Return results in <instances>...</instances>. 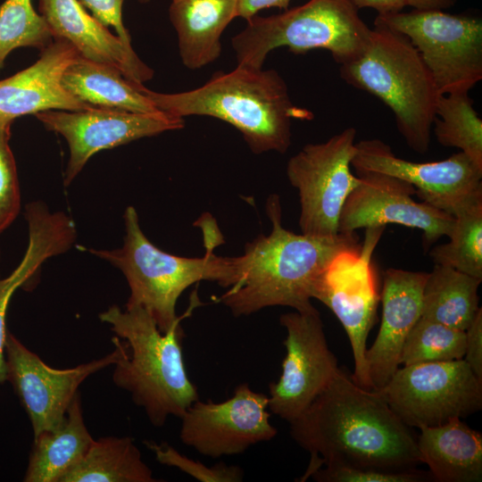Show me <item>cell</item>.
Wrapping results in <instances>:
<instances>
[{"label":"cell","mask_w":482,"mask_h":482,"mask_svg":"<svg viewBox=\"0 0 482 482\" xmlns=\"http://www.w3.org/2000/svg\"><path fill=\"white\" fill-rule=\"evenodd\" d=\"M290 436L310 453L303 478L323 465L404 471L421 463L417 437L377 390L339 367L327 387L290 423Z\"/></svg>","instance_id":"6da1fadb"},{"label":"cell","mask_w":482,"mask_h":482,"mask_svg":"<svg viewBox=\"0 0 482 482\" xmlns=\"http://www.w3.org/2000/svg\"><path fill=\"white\" fill-rule=\"evenodd\" d=\"M267 213L270 234L247 243L243 255L224 257L221 287L228 290L216 300L237 317L271 306L313 310L311 299L330 261L339 252L360 245L354 233L317 237L284 229L276 195L268 199Z\"/></svg>","instance_id":"7a4b0ae2"},{"label":"cell","mask_w":482,"mask_h":482,"mask_svg":"<svg viewBox=\"0 0 482 482\" xmlns=\"http://www.w3.org/2000/svg\"><path fill=\"white\" fill-rule=\"evenodd\" d=\"M139 89L162 112L184 119L210 116L235 127L254 154H283L291 144L293 119H311L295 106L287 86L275 70L237 65L229 72L217 71L203 86L179 93Z\"/></svg>","instance_id":"3957f363"},{"label":"cell","mask_w":482,"mask_h":482,"mask_svg":"<svg viewBox=\"0 0 482 482\" xmlns=\"http://www.w3.org/2000/svg\"><path fill=\"white\" fill-rule=\"evenodd\" d=\"M99 319L124 340L113 364L116 386L130 394L155 427L163 426L170 416L181 418L199 394L187 373L180 321L163 333L145 309L117 305L101 312Z\"/></svg>","instance_id":"277c9868"},{"label":"cell","mask_w":482,"mask_h":482,"mask_svg":"<svg viewBox=\"0 0 482 482\" xmlns=\"http://www.w3.org/2000/svg\"><path fill=\"white\" fill-rule=\"evenodd\" d=\"M340 76L391 110L398 131L411 149L420 154L428 150L440 94L420 53L405 35L374 22L364 52L340 65Z\"/></svg>","instance_id":"5b68a950"},{"label":"cell","mask_w":482,"mask_h":482,"mask_svg":"<svg viewBox=\"0 0 482 482\" xmlns=\"http://www.w3.org/2000/svg\"><path fill=\"white\" fill-rule=\"evenodd\" d=\"M370 29L349 0H309L278 14L251 17L231 43L239 66L261 69L279 47L295 54L324 49L343 65L362 54Z\"/></svg>","instance_id":"8992f818"},{"label":"cell","mask_w":482,"mask_h":482,"mask_svg":"<svg viewBox=\"0 0 482 482\" xmlns=\"http://www.w3.org/2000/svg\"><path fill=\"white\" fill-rule=\"evenodd\" d=\"M125 237L120 248L87 252L118 268L129 290L126 307H141L165 333L183 317L176 305L180 295L193 284L209 280L220 286L224 278V257L207 250L203 257H182L168 253L153 245L142 231L136 209L124 212Z\"/></svg>","instance_id":"52a82bcc"},{"label":"cell","mask_w":482,"mask_h":482,"mask_svg":"<svg viewBox=\"0 0 482 482\" xmlns=\"http://www.w3.org/2000/svg\"><path fill=\"white\" fill-rule=\"evenodd\" d=\"M378 22L405 35L420 53L438 93L470 92L482 79V20L443 10L378 14Z\"/></svg>","instance_id":"ba28073f"},{"label":"cell","mask_w":482,"mask_h":482,"mask_svg":"<svg viewBox=\"0 0 482 482\" xmlns=\"http://www.w3.org/2000/svg\"><path fill=\"white\" fill-rule=\"evenodd\" d=\"M377 391L410 428L441 425L482 407V381L463 359L399 367Z\"/></svg>","instance_id":"9c48e42d"},{"label":"cell","mask_w":482,"mask_h":482,"mask_svg":"<svg viewBox=\"0 0 482 482\" xmlns=\"http://www.w3.org/2000/svg\"><path fill=\"white\" fill-rule=\"evenodd\" d=\"M384 230L385 227L365 229L362 245L339 252L320 275L313 294V298L332 311L347 334L354 361L352 378L371 390L367 338L380 301L372 254Z\"/></svg>","instance_id":"30bf717a"},{"label":"cell","mask_w":482,"mask_h":482,"mask_svg":"<svg viewBox=\"0 0 482 482\" xmlns=\"http://www.w3.org/2000/svg\"><path fill=\"white\" fill-rule=\"evenodd\" d=\"M355 137V129L347 128L325 142L304 145L289 159L287 174L298 190L303 234L331 237L339 233L342 208L360 180L351 171Z\"/></svg>","instance_id":"8fae6325"},{"label":"cell","mask_w":482,"mask_h":482,"mask_svg":"<svg viewBox=\"0 0 482 482\" xmlns=\"http://www.w3.org/2000/svg\"><path fill=\"white\" fill-rule=\"evenodd\" d=\"M109 354L70 369H54L7 332L4 356L9 381L31 423L33 437L59 426L79 386L91 375L113 365L122 353L124 342L112 337Z\"/></svg>","instance_id":"7c38bea8"},{"label":"cell","mask_w":482,"mask_h":482,"mask_svg":"<svg viewBox=\"0 0 482 482\" xmlns=\"http://www.w3.org/2000/svg\"><path fill=\"white\" fill-rule=\"evenodd\" d=\"M287 330L279 378L269 386L268 409L291 423L330 383L339 367L316 308L281 315Z\"/></svg>","instance_id":"4fadbf2b"},{"label":"cell","mask_w":482,"mask_h":482,"mask_svg":"<svg viewBox=\"0 0 482 482\" xmlns=\"http://www.w3.org/2000/svg\"><path fill=\"white\" fill-rule=\"evenodd\" d=\"M270 417L268 395L241 383L223 402H194L180 418L179 437L210 458L238 454L276 436L278 430Z\"/></svg>","instance_id":"5bb4252c"},{"label":"cell","mask_w":482,"mask_h":482,"mask_svg":"<svg viewBox=\"0 0 482 482\" xmlns=\"http://www.w3.org/2000/svg\"><path fill=\"white\" fill-rule=\"evenodd\" d=\"M36 117L47 130L62 135L68 144L65 186L96 153L185 126L184 119L162 112H133L96 106L80 111L48 110Z\"/></svg>","instance_id":"9a60e30c"},{"label":"cell","mask_w":482,"mask_h":482,"mask_svg":"<svg viewBox=\"0 0 482 482\" xmlns=\"http://www.w3.org/2000/svg\"><path fill=\"white\" fill-rule=\"evenodd\" d=\"M351 164L357 173L378 172L408 182L423 202L451 215L482 196V167L461 151L442 161L416 162L396 156L380 139H365L355 143Z\"/></svg>","instance_id":"2e32d148"},{"label":"cell","mask_w":482,"mask_h":482,"mask_svg":"<svg viewBox=\"0 0 482 482\" xmlns=\"http://www.w3.org/2000/svg\"><path fill=\"white\" fill-rule=\"evenodd\" d=\"M357 176L359 184L346 198L340 213L339 233L395 223L422 230L428 245L449 236L453 216L426 202H416L411 197L416 189L408 182L378 172Z\"/></svg>","instance_id":"e0dca14e"},{"label":"cell","mask_w":482,"mask_h":482,"mask_svg":"<svg viewBox=\"0 0 482 482\" xmlns=\"http://www.w3.org/2000/svg\"><path fill=\"white\" fill-rule=\"evenodd\" d=\"M428 272L391 268L385 271L380 301L381 323L366 352L373 390H379L400 367L403 344L421 317L422 293Z\"/></svg>","instance_id":"ac0fdd59"},{"label":"cell","mask_w":482,"mask_h":482,"mask_svg":"<svg viewBox=\"0 0 482 482\" xmlns=\"http://www.w3.org/2000/svg\"><path fill=\"white\" fill-rule=\"evenodd\" d=\"M80 56L63 39H54L28 68L0 80V120L13 121L48 110L80 111L88 105L62 86L65 69Z\"/></svg>","instance_id":"d6986e66"},{"label":"cell","mask_w":482,"mask_h":482,"mask_svg":"<svg viewBox=\"0 0 482 482\" xmlns=\"http://www.w3.org/2000/svg\"><path fill=\"white\" fill-rule=\"evenodd\" d=\"M38 12L53 38L68 41L81 57L114 67L135 83L153 78L154 71L134 49L89 14L79 0H38Z\"/></svg>","instance_id":"ffe728a7"},{"label":"cell","mask_w":482,"mask_h":482,"mask_svg":"<svg viewBox=\"0 0 482 482\" xmlns=\"http://www.w3.org/2000/svg\"><path fill=\"white\" fill-rule=\"evenodd\" d=\"M237 4L238 0H171L169 18L187 69H201L220 57L221 35L237 18Z\"/></svg>","instance_id":"44dd1931"},{"label":"cell","mask_w":482,"mask_h":482,"mask_svg":"<svg viewBox=\"0 0 482 482\" xmlns=\"http://www.w3.org/2000/svg\"><path fill=\"white\" fill-rule=\"evenodd\" d=\"M417 437L421 463L440 482L482 480V435L453 418L447 422L422 427Z\"/></svg>","instance_id":"7402d4cb"},{"label":"cell","mask_w":482,"mask_h":482,"mask_svg":"<svg viewBox=\"0 0 482 482\" xmlns=\"http://www.w3.org/2000/svg\"><path fill=\"white\" fill-rule=\"evenodd\" d=\"M94 442L84 421L80 395L71 403L64 420L33 437L25 482H60L84 457Z\"/></svg>","instance_id":"603a6c76"},{"label":"cell","mask_w":482,"mask_h":482,"mask_svg":"<svg viewBox=\"0 0 482 482\" xmlns=\"http://www.w3.org/2000/svg\"><path fill=\"white\" fill-rule=\"evenodd\" d=\"M62 84L71 96L91 106L133 112H160L141 92L140 84L130 81L114 67L81 56L65 69Z\"/></svg>","instance_id":"cb8c5ba5"},{"label":"cell","mask_w":482,"mask_h":482,"mask_svg":"<svg viewBox=\"0 0 482 482\" xmlns=\"http://www.w3.org/2000/svg\"><path fill=\"white\" fill-rule=\"evenodd\" d=\"M481 280L435 264L424 285L421 317L465 331L480 309L478 291Z\"/></svg>","instance_id":"d4e9b609"},{"label":"cell","mask_w":482,"mask_h":482,"mask_svg":"<svg viewBox=\"0 0 482 482\" xmlns=\"http://www.w3.org/2000/svg\"><path fill=\"white\" fill-rule=\"evenodd\" d=\"M129 436H104L94 440L81 461L60 482H155Z\"/></svg>","instance_id":"484cf974"},{"label":"cell","mask_w":482,"mask_h":482,"mask_svg":"<svg viewBox=\"0 0 482 482\" xmlns=\"http://www.w3.org/2000/svg\"><path fill=\"white\" fill-rule=\"evenodd\" d=\"M432 129L440 145L460 149L482 167V120L469 92L438 96Z\"/></svg>","instance_id":"4316f807"},{"label":"cell","mask_w":482,"mask_h":482,"mask_svg":"<svg viewBox=\"0 0 482 482\" xmlns=\"http://www.w3.org/2000/svg\"><path fill=\"white\" fill-rule=\"evenodd\" d=\"M449 242L429 252L435 264L482 279V196L457 209Z\"/></svg>","instance_id":"83f0119b"},{"label":"cell","mask_w":482,"mask_h":482,"mask_svg":"<svg viewBox=\"0 0 482 482\" xmlns=\"http://www.w3.org/2000/svg\"><path fill=\"white\" fill-rule=\"evenodd\" d=\"M464 330L420 317L407 336L400 365L463 359Z\"/></svg>","instance_id":"f1b7e54d"},{"label":"cell","mask_w":482,"mask_h":482,"mask_svg":"<svg viewBox=\"0 0 482 482\" xmlns=\"http://www.w3.org/2000/svg\"><path fill=\"white\" fill-rule=\"evenodd\" d=\"M54 38L31 0H4L0 4V70L7 55L19 47L42 51Z\"/></svg>","instance_id":"f546056e"},{"label":"cell","mask_w":482,"mask_h":482,"mask_svg":"<svg viewBox=\"0 0 482 482\" xmlns=\"http://www.w3.org/2000/svg\"><path fill=\"white\" fill-rule=\"evenodd\" d=\"M57 254V244L50 236L43 232H32L29 235V244L19 265L9 276L0 278V384L6 381V314L12 296L37 271L45 261Z\"/></svg>","instance_id":"4dcf8cb0"},{"label":"cell","mask_w":482,"mask_h":482,"mask_svg":"<svg viewBox=\"0 0 482 482\" xmlns=\"http://www.w3.org/2000/svg\"><path fill=\"white\" fill-rule=\"evenodd\" d=\"M144 444L161 464L175 467L201 482H240L244 478V471L237 465L221 462L206 466L181 454L167 443L145 441Z\"/></svg>","instance_id":"1f68e13d"},{"label":"cell","mask_w":482,"mask_h":482,"mask_svg":"<svg viewBox=\"0 0 482 482\" xmlns=\"http://www.w3.org/2000/svg\"><path fill=\"white\" fill-rule=\"evenodd\" d=\"M12 123L0 120V234L14 221L21 209L17 168L9 144Z\"/></svg>","instance_id":"d6a6232c"},{"label":"cell","mask_w":482,"mask_h":482,"mask_svg":"<svg viewBox=\"0 0 482 482\" xmlns=\"http://www.w3.org/2000/svg\"><path fill=\"white\" fill-rule=\"evenodd\" d=\"M310 477L319 482H420L433 478L416 469L391 471L328 464L316 470Z\"/></svg>","instance_id":"836d02e7"},{"label":"cell","mask_w":482,"mask_h":482,"mask_svg":"<svg viewBox=\"0 0 482 482\" xmlns=\"http://www.w3.org/2000/svg\"><path fill=\"white\" fill-rule=\"evenodd\" d=\"M81 4L90 10L92 15L105 27L112 26L116 35L122 42L132 47L129 30L122 21V5L124 0H79ZM141 4H147L150 0H137Z\"/></svg>","instance_id":"e575fe53"},{"label":"cell","mask_w":482,"mask_h":482,"mask_svg":"<svg viewBox=\"0 0 482 482\" xmlns=\"http://www.w3.org/2000/svg\"><path fill=\"white\" fill-rule=\"evenodd\" d=\"M465 353L463 360L482 381V308L465 330Z\"/></svg>","instance_id":"d590c367"},{"label":"cell","mask_w":482,"mask_h":482,"mask_svg":"<svg viewBox=\"0 0 482 482\" xmlns=\"http://www.w3.org/2000/svg\"><path fill=\"white\" fill-rule=\"evenodd\" d=\"M291 0H238L237 18L245 21L256 15L261 10L276 7L287 10Z\"/></svg>","instance_id":"8d00e7d4"},{"label":"cell","mask_w":482,"mask_h":482,"mask_svg":"<svg viewBox=\"0 0 482 482\" xmlns=\"http://www.w3.org/2000/svg\"><path fill=\"white\" fill-rule=\"evenodd\" d=\"M358 10L371 8L378 14L394 13L406 6L404 0H349Z\"/></svg>","instance_id":"74e56055"},{"label":"cell","mask_w":482,"mask_h":482,"mask_svg":"<svg viewBox=\"0 0 482 482\" xmlns=\"http://www.w3.org/2000/svg\"><path fill=\"white\" fill-rule=\"evenodd\" d=\"M406 6L415 10H445L453 6L457 0H404Z\"/></svg>","instance_id":"f35d334b"},{"label":"cell","mask_w":482,"mask_h":482,"mask_svg":"<svg viewBox=\"0 0 482 482\" xmlns=\"http://www.w3.org/2000/svg\"></svg>","instance_id":"ab89813d"}]
</instances>
